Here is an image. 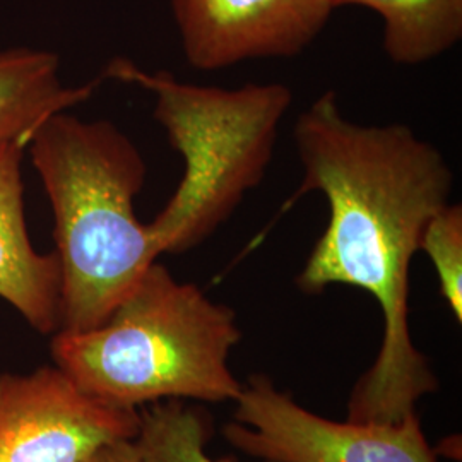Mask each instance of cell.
Segmentation results:
<instances>
[{
	"label": "cell",
	"instance_id": "8fae6325",
	"mask_svg": "<svg viewBox=\"0 0 462 462\" xmlns=\"http://www.w3.org/2000/svg\"><path fill=\"white\" fill-rule=\"evenodd\" d=\"M211 437V414L183 399H168L139 410L133 442L143 462H233L213 459L206 452Z\"/></svg>",
	"mask_w": 462,
	"mask_h": 462
},
{
	"label": "cell",
	"instance_id": "9c48e42d",
	"mask_svg": "<svg viewBox=\"0 0 462 462\" xmlns=\"http://www.w3.org/2000/svg\"><path fill=\"white\" fill-rule=\"evenodd\" d=\"M101 81L66 86L57 53L28 47L0 50V146L19 143L28 148L49 116L88 101Z\"/></svg>",
	"mask_w": 462,
	"mask_h": 462
},
{
	"label": "cell",
	"instance_id": "52a82bcc",
	"mask_svg": "<svg viewBox=\"0 0 462 462\" xmlns=\"http://www.w3.org/2000/svg\"><path fill=\"white\" fill-rule=\"evenodd\" d=\"M334 9L332 0H171L183 55L199 70L297 57Z\"/></svg>",
	"mask_w": 462,
	"mask_h": 462
},
{
	"label": "cell",
	"instance_id": "5b68a950",
	"mask_svg": "<svg viewBox=\"0 0 462 462\" xmlns=\"http://www.w3.org/2000/svg\"><path fill=\"white\" fill-rule=\"evenodd\" d=\"M223 435L240 452L271 462H439L418 413L401 421H334L300 406L264 374L242 385Z\"/></svg>",
	"mask_w": 462,
	"mask_h": 462
},
{
	"label": "cell",
	"instance_id": "8992f818",
	"mask_svg": "<svg viewBox=\"0 0 462 462\" xmlns=\"http://www.w3.org/2000/svg\"><path fill=\"white\" fill-rule=\"evenodd\" d=\"M137 430L139 411L89 396L55 364L0 375V462H83Z\"/></svg>",
	"mask_w": 462,
	"mask_h": 462
},
{
	"label": "cell",
	"instance_id": "3957f363",
	"mask_svg": "<svg viewBox=\"0 0 462 462\" xmlns=\"http://www.w3.org/2000/svg\"><path fill=\"white\" fill-rule=\"evenodd\" d=\"M242 341L236 312L158 261L99 328L51 334V360L84 393L139 411L168 401H236L230 353Z\"/></svg>",
	"mask_w": 462,
	"mask_h": 462
},
{
	"label": "cell",
	"instance_id": "7a4b0ae2",
	"mask_svg": "<svg viewBox=\"0 0 462 462\" xmlns=\"http://www.w3.org/2000/svg\"><path fill=\"white\" fill-rule=\"evenodd\" d=\"M53 216L60 264V329L105 324L133 293L162 250L134 199L148 166L127 134L108 120L59 112L28 143Z\"/></svg>",
	"mask_w": 462,
	"mask_h": 462
},
{
	"label": "cell",
	"instance_id": "6da1fadb",
	"mask_svg": "<svg viewBox=\"0 0 462 462\" xmlns=\"http://www.w3.org/2000/svg\"><path fill=\"white\" fill-rule=\"evenodd\" d=\"M293 137L303 175L280 215L310 192L329 204V223L297 286L320 295L330 284H347L379 301L382 346L351 391L347 420L401 421L439 389L410 332V267L427 223L450 202L452 168L408 125L347 120L334 89L300 114Z\"/></svg>",
	"mask_w": 462,
	"mask_h": 462
},
{
	"label": "cell",
	"instance_id": "30bf717a",
	"mask_svg": "<svg viewBox=\"0 0 462 462\" xmlns=\"http://www.w3.org/2000/svg\"><path fill=\"white\" fill-rule=\"evenodd\" d=\"M382 17V49L396 66H420L454 49L462 38V0H332Z\"/></svg>",
	"mask_w": 462,
	"mask_h": 462
},
{
	"label": "cell",
	"instance_id": "277c9868",
	"mask_svg": "<svg viewBox=\"0 0 462 462\" xmlns=\"http://www.w3.org/2000/svg\"><path fill=\"white\" fill-rule=\"evenodd\" d=\"M101 78L137 84L154 97L152 116L185 168L175 194L149 228L162 254L198 247L264 180L293 91L280 83L235 89L183 83L127 59L110 60Z\"/></svg>",
	"mask_w": 462,
	"mask_h": 462
},
{
	"label": "cell",
	"instance_id": "4fadbf2b",
	"mask_svg": "<svg viewBox=\"0 0 462 462\" xmlns=\"http://www.w3.org/2000/svg\"><path fill=\"white\" fill-rule=\"evenodd\" d=\"M83 462H143L133 440H120L108 446L99 447Z\"/></svg>",
	"mask_w": 462,
	"mask_h": 462
},
{
	"label": "cell",
	"instance_id": "7c38bea8",
	"mask_svg": "<svg viewBox=\"0 0 462 462\" xmlns=\"http://www.w3.org/2000/svg\"><path fill=\"white\" fill-rule=\"evenodd\" d=\"M439 276L440 295L462 322V206L448 202L427 223L420 238Z\"/></svg>",
	"mask_w": 462,
	"mask_h": 462
},
{
	"label": "cell",
	"instance_id": "ba28073f",
	"mask_svg": "<svg viewBox=\"0 0 462 462\" xmlns=\"http://www.w3.org/2000/svg\"><path fill=\"white\" fill-rule=\"evenodd\" d=\"M26 146H0V298L32 329H60V264L55 252L34 248L24 209L23 158Z\"/></svg>",
	"mask_w": 462,
	"mask_h": 462
}]
</instances>
